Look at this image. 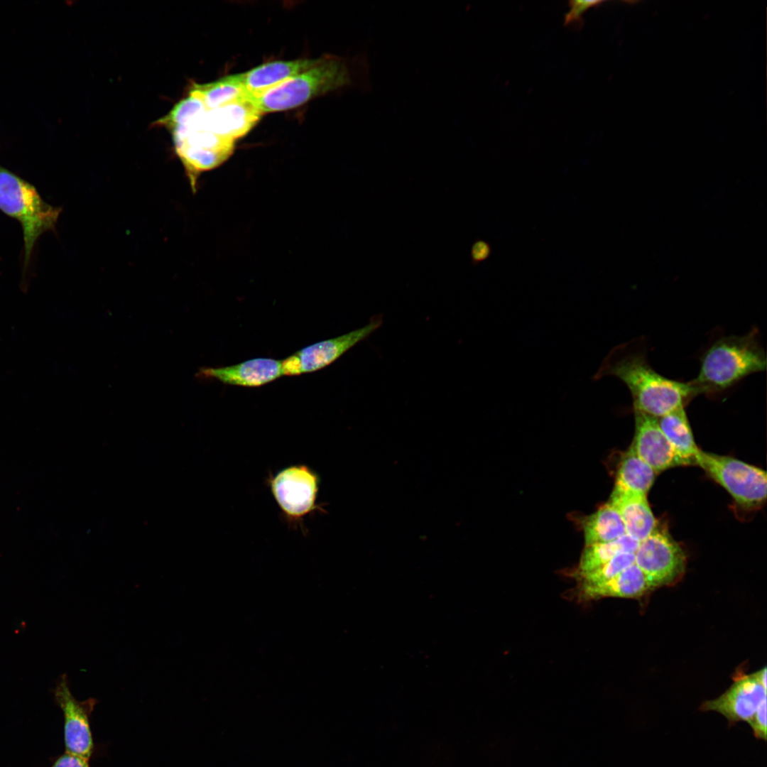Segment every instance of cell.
Wrapping results in <instances>:
<instances>
[{"mask_svg": "<svg viewBox=\"0 0 767 767\" xmlns=\"http://www.w3.org/2000/svg\"><path fill=\"white\" fill-rule=\"evenodd\" d=\"M748 724L756 739L766 740V698L762 701Z\"/></svg>", "mask_w": 767, "mask_h": 767, "instance_id": "24", "label": "cell"}, {"mask_svg": "<svg viewBox=\"0 0 767 767\" xmlns=\"http://www.w3.org/2000/svg\"><path fill=\"white\" fill-rule=\"evenodd\" d=\"M191 90L197 94L208 110L244 100L246 95L242 73L227 75L208 84L195 85Z\"/></svg>", "mask_w": 767, "mask_h": 767, "instance_id": "20", "label": "cell"}, {"mask_svg": "<svg viewBox=\"0 0 767 767\" xmlns=\"http://www.w3.org/2000/svg\"><path fill=\"white\" fill-rule=\"evenodd\" d=\"M635 563V554L621 553L599 568L579 577L578 587H592L604 583Z\"/></svg>", "mask_w": 767, "mask_h": 767, "instance_id": "22", "label": "cell"}, {"mask_svg": "<svg viewBox=\"0 0 767 767\" xmlns=\"http://www.w3.org/2000/svg\"><path fill=\"white\" fill-rule=\"evenodd\" d=\"M663 433L685 465L695 464L700 451L694 438L685 408L657 418Z\"/></svg>", "mask_w": 767, "mask_h": 767, "instance_id": "17", "label": "cell"}, {"mask_svg": "<svg viewBox=\"0 0 767 767\" xmlns=\"http://www.w3.org/2000/svg\"><path fill=\"white\" fill-rule=\"evenodd\" d=\"M603 3L602 1L572 0L569 1L570 10L565 16L564 24L581 28L583 24L582 16L590 8Z\"/></svg>", "mask_w": 767, "mask_h": 767, "instance_id": "23", "label": "cell"}, {"mask_svg": "<svg viewBox=\"0 0 767 767\" xmlns=\"http://www.w3.org/2000/svg\"><path fill=\"white\" fill-rule=\"evenodd\" d=\"M491 252L490 244L484 240L477 239L471 249V261L476 266L486 260Z\"/></svg>", "mask_w": 767, "mask_h": 767, "instance_id": "26", "label": "cell"}, {"mask_svg": "<svg viewBox=\"0 0 767 767\" xmlns=\"http://www.w3.org/2000/svg\"><path fill=\"white\" fill-rule=\"evenodd\" d=\"M53 692L63 713L65 751L89 760L96 750L90 719L98 700L93 697L77 700L70 691L65 674L58 680Z\"/></svg>", "mask_w": 767, "mask_h": 767, "instance_id": "8", "label": "cell"}, {"mask_svg": "<svg viewBox=\"0 0 767 767\" xmlns=\"http://www.w3.org/2000/svg\"><path fill=\"white\" fill-rule=\"evenodd\" d=\"M324 58L275 61L261 65L242 73L246 94L268 89L282 82L304 72L320 64Z\"/></svg>", "mask_w": 767, "mask_h": 767, "instance_id": "15", "label": "cell"}, {"mask_svg": "<svg viewBox=\"0 0 767 767\" xmlns=\"http://www.w3.org/2000/svg\"><path fill=\"white\" fill-rule=\"evenodd\" d=\"M656 474L630 447L620 463L613 492L647 496Z\"/></svg>", "mask_w": 767, "mask_h": 767, "instance_id": "18", "label": "cell"}, {"mask_svg": "<svg viewBox=\"0 0 767 767\" xmlns=\"http://www.w3.org/2000/svg\"><path fill=\"white\" fill-rule=\"evenodd\" d=\"M620 513L628 535L641 542L658 526L646 495L612 492L609 501Z\"/></svg>", "mask_w": 767, "mask_h": 767, "instance_id": "14", "label": "cell"}, {"mask_svg": "<svg viewBox=\"0 0 767 767\" xmlns=\"http://www.w3.org/2000/svg\"><path fill=\"white\" fill-rule=\"evenodd\" d=\"M655 589L648 576L634 563L604 583L578 587V593L584 600L605 597L638 598Z\"/></svg>", "mask_w": 767, "mask_h": 767, "instance_id": "16", "label": "cell"}, {"mask_svg": "<svg viewBox=\"0 0 767 767\" xmlns=\"http://www.w3.org/2000/svg\"><path fill=\"white\" fill-rule=\"evenodd\" d=\"M89 761L84 757L65 751L54 761L51 767H90Z\"/></svg>", "mask_w": 767, "mask_h": 767, "instance_id": "25", "label": "cell"}, {"mask_svg": "<svg viewBox=\"0 0 767 767\" xmlns=\"http://www.w3.org/2000/svg\"><path fill=\"white\" fill-rule=\"evenodd\" d=\"M766 698V688L759 683L754 674L743 675L738 676L719 697L703 702L700 709L719 712L732 726L739 722L748 723Z\"/></svg>", "mask_w": 767, "mask_h": 767, "instance_id": "11", "label": "cell"}, {"mask_svg": "<svg viewBox=\"0 0 767 767\" xmlns=\"http://www.w3.org/2000/svg\"><path fill=\"white\" fill-rule=\"evenodd\" d=\"M0 210L21 226L26 270L38 239L55 230L62 208L45 202L35 186L0 165Z\"/></svg>", "mask_w": 767, "mask_h": 767, "instance_id": "4", "label": "cell"}, {"mask_svg": "<svg viewBox=\"0 0 767 767\" xmlns=\"http://www.w3.org/2000/svg\"><path fill=\"white\" fill-rule=\"evenodd\" d=\"M695 464L700 467L744 509L760 507L767 495L766 472L762 469L729 456L700 450Z\"/></svg>", "mask_w": 767, "mask_h": 767, "instance_id": "5", "label": "cell"}, {"mask_svg": "<svg viewBox=\"0 0 767 767\" xmlns=\"http://www.w3.org/2000/svg\"><path fill=\"white\" fill-rule=\"evenodd\" d=\"M638 543L639 542L626 534L610 542L586 545L580 559L578 577L599 568L619 554L634 553Z\"/></svg>", "mask_w": 767, "mask_h": 767, "instance_id": "21", "label": "cell"}, {"mask_svg": "<svg viewBox=\"0 0 767 767\" xmlns=\"http://www.w3.org/2000/svg\"><path fill=\"white\" fill-rule=\"evenodd\" d=\"M261 114L245 100L233 102L216 109H207L200 116L175 126L170 133L200 129L221 137L236 139L246 135L259 121Z\"/></svg>", "mask_w": 767, "mask_h": 767, "instance_id": "10", "label": "cell"}, {"mask_svg": "<svg viewBox=\"0 0 767 767\" xmlns=\"http://www.w3.org/2000/svg\"><path fill=\"white\" fill-rule=\"evenodd\" d=\"M382 322V317L380 315H375L367 325L361 328L301 349L282 360L283 375H300L327 366L357 343L369 337Z\"/></svg>", "mask_w": 767, "mask_h": 767, "instance_id": "9", "label": "cell"}, {"mask_svg": "<svg viewBox=\"0 0 767 767\" xmlns=\"http://www.w3.org/2000/svg\"><path fill=\"white\" fill-rule=\"evenodd\" d=\"M370 63L366 51L352 59L324 57L314 67L268 89L246 94L244 100L261 115L291 109L314 97L344 88L371 90Z\"/></svg>", "mask_w": 767, "mask_h": 767, "instance_id": "2", "label": "cell"}, {"mask_svg": "<svg viewBox=\"0 0 767 767\" xmlns=\"http://www.w3.org/2000/svg\"><path fill=\"white\" fill-rule=\"evenodd\" d=\"M283 376L282 360L256 358L223 367H202L195 374L198 379H216L223 384L257 387Z\"/></svg>", "mask_w": 767, "mask_h": 767, "instance_id": "13", "label": "cell"}, {"mask_svg": "<svg viewBox=\"0 0 767 767\" xmlns=\"http://www.w3.org/2000/svg\"><path fill=\"white\" fill-rule=\"evenodd\" d=\"M635 433L631 449L656 473L685 465L660 429L656 418L633 411Z\"/></svg>", "mask_w": 767, "mask_h": 767, "instance_id": "12", "label": "cell"}, {"mask_svg": "<svg viewBox=\"0 0 767 767\" xmlns=\"http://www.w3.org/2000/svg\"><path fill=\"white\" fill-rule=\"evenodd\" d=\"M268 486L285 521L294 528L305 519L323 511L318 504L320 477L306 464L287 466L267 479Z\"/></svg>", "mask_w": 767, "mask_h": 767, "instance_id": "6", "label": "cell"}, {"mask_svg": "<svg viewBox=\"0 0 767 767\" xmlns=\"http://www.w3.org/2000/svg\"><path fill=\"white\" fill-rule=\"evenodd\" d=\"M597 375L619 378L630 391L633 411L656 418L685 408L697 396L690 381L668 379L652 368L642 337L614 347Z\"/></svg>", "mask_w": 767, "mask_h": 767, "instance_id": "1", "label": "cell"}, {"mask_svg": "<svg viewBox=\"0 0 767 767\" xmlns=\"http://www.w3.org/2000/svg\"><path fill=\"white\" fill-rule=\"evenodd\" d=\"M766 369V354L756 327L744 335L722 336L700 357L699 373L690 381L697 395L716 397L746 377Z\"/></svg>", "mask_w": 767, "mask_h": 767, "instance_id": "3", "label": "cell"}, {"mask_svg": "<svg viewBox=\"0 0 767 767\" xmlns=\"http://www.w3.org/2000/svg\"><path fill=\"white\" fill-rule=\"evenodd\" d=\"M634 554L635 564L655 588L675 584L685 572L686 557L682 548L665 529L658 526L639 542Z\"/></svg>", "mask_w": 767, "mask_h": 767, "instance_id": "7", "label": "cell"}, {"mask_svg": "<svg viewBox=\"0 0 767 767\" xmlns=\"http://www.w3.org/2000/svg\"><path fill=\"white\" fill-rule=\"evenodd\" d=\"M584 532L586 545L610 542L626 534L620 513L609 502L586 519Z\"/></svg>", "mask_w": 767, "mask_h": 767, "instance_id": "19", "label": "cell"}]
</instances>
